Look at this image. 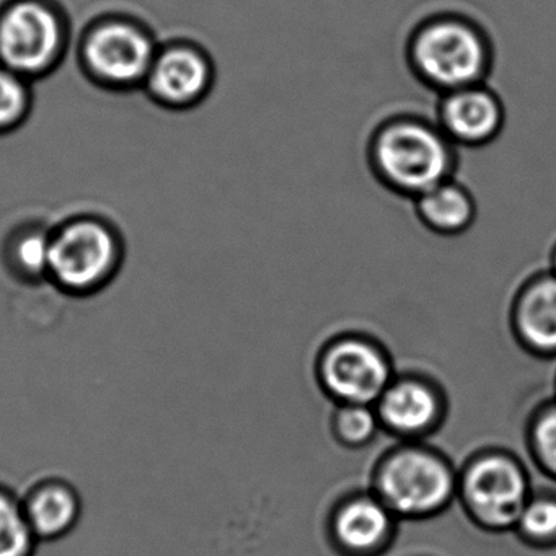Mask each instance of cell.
<instances>
[{"label": "cell", "instance_id": "1", "mask_svg": "<svg viewBox=\"0 0 556 556\" xmlns=\"http://www.w3.org/2000/svg\"><path fill=\"white\" fill-rule=\"evenodd\" d=\"M367 161L382 187L415 200L457 172V146L438 123L400 113L376 126L367 142Z\"/></svg>", "mask_w": 556, "mask_h": 556}, {"label": "cell", "instance_id": "2", "mask_svg": "<svg viewBox=\"0 0 556 556\" xmlns=\"http://www.w3.org/2000/svg\"><path fill=\"white\" fill-rule=\"evenodd\" d=\"M493 60L486 31L462 15L428 18L413 30L406 43L409 70L422 86L441 96L486 84Z\"/></svg>", "mask_w": 556, "mask_h": 556}, {"label": "cell", "instance_id": "3", "mask_svg": "<svg viewBox=\"0 0 556 556\" xmlns=\"http://www.w3.org/2000/svg\"><path fill=\"white\" fill-rule=\"evenodd\" d=\"M458 470L422 441H400L377 462L370 490L399 519H431L457 500Z\"/></svg>", "mask_w": 556, "mask_h": 556}, {"label": "cell", "instance_id": "4", "mask_svg": "<svg viewBox=\"0 0 556 556\" xmlns=\"http://www.w3.org/2000/svg\"><path fill=\"white\" fill-rule=\"evenodd\" d=\"M532 491L526 465L503 448L477 452L458 470V503L484 532H513Z\"/></svg>", "mask_w": 556, "mask_h": 556}, {"label": "cell", "instance_id": "5", "mask_svg": "<svg viewBox=\"0 0 556 556\" xmlns=\"http://www.w3.org/2000/svg\"><path fill=\"white\" fill-rule=\"evenodd\" d=\"M317 380L338 405H376L392 382L393 366L386 348L364 333L331 338L317 357Z\"/></svg>", "mask_w": 556, "mask_h": 556}, {"label": "cell", "instance_id": "6", "mask_svg": "<svg viewBox=\"0 0 556 556\" xmlns=\"http://www.w3.org/2000/svg\"><path fill=\"white\" fill-rule=\"evenodd\" d=\"M374 408L383 431L400 441H422L444 421L445 396L428 377L405 374L393 377Z\"/></svg>", "mask_w": 556, "mask_h": 556}, {"label": "cell", "instance_id": "7", "mask_svg": "<svg viewBox=\"0 0 556 556\" xmlns=\"http://www.w3.org/2000/svg\"><path fill=\"white\" fill-rule=\"evenodd\" d=\"M399 517L372 490L338 501L328 517V536L341 556H380L390 548Z\"/></svg>", "mask_w": 556, "mask_h": 556}, {"label": "cell", "instance_id": "8", "mask_svg": "<svg viewBox=\"0 0 556 556\" xmlns=\"http://www.w3.org/2000/svg\"><path fill=\"white\" fill-rule=\"evenodd\" d=\"M116 260L115 239L97 223H76L51 240L50 273L71 291L99 285Z\"/></svg>", "mask_w": 556, "mask_h": 556}, {"label": "cell", "instance_id": "9", "mask_svg": "<svg viewBox=\"0 0 556 556\" xmlns=\"http://www.w3.org/2000/svg\"><path fill=\"white\" fill-rule=\"evenodd\" d=\"M60 48V24L43 5L17 4L0 21V60L14 73H41Z\"/></svg>", "mask_w": 556, "mask_h": 556}, {"label": "cell", "instance_id": "10", "mask_svg": "<svg viewBox=\"0 0 556 556\" xmlns=\"http://www.w3.org/2000/svg\"><path fill=\"white\" fill-rule=\"evenodd\" d=\"M435 123L457 148H483L500 138L506 110L493 89L478 84L442 93Z\"/></svg>", "mask_w": 556, "mask_h": 556}, {"label": "cell", "instance_id": "11", "mask_svg": "<svg viewBox=\"0 0 556 556\" xmlns=\"http://www.w3.org/2000/svg\"><path fill=\"white\" fill-rule=\"evenodd\" d=\"M517 343L540 359L556 357V275L533 273L517 289L509 311Z\"/></svg>", "mask_w": 556, "mask_h": 556}, {"label": "cell", "instance_id": "12", "mask_svg": "<svg viewBox=\"0 0 556 556\" xmlns=\"http://www.w3.org/2000/svg\"><path fill=\"white\" fill-rule=\"evenodd\" d=\"M86 58L90 70L103 79L128 86L151 73L154 48L149 38L136 28L110 24L89 38Z\"/></svg>", "mask_w": 556, "mask_h": 556}, {"label": "cell", "instance_id": "13", "mask_svg": "<svg viewBox=\"0 0 556 556\" xmlns=\"http://www.w3.org/2000/svg\"><path fill=\"white\" fill-rule=\"evenodd\" d=\"M22 506L38 542L70 535L83 516L79 491L61 478L38 481L22 497Z\"/></svg>", "mask_w": 556, "mask_h": 556}, {"label": "cell", "instance_id": "14", "mask_svg": "<svg viewBox=\"0 0 556 556\" xmlns=\"http://www.w3.org/2000/svg\"><path fill=\"white\" fill-rule=\"evenodd\" d=\"M213 79L210 61L191 50L175 48L152 64L149 86L157 99L174 105H187L207 92Z\"/></svg>", "mask_w": 556, "mask_h": 556}, {"label": "cell", "instance_id": "15", "mask_svg": "<svg viewBox=\"0 0 556 556\" xmlns=\"http://www.w3.org/2000/svg\"><path fill=\"white\" fill-rule=\"evenodd\" d=\"M419 223L435 236H462L477 219V201L455 178L435 185L413 200Z\"/></svg>", "mask_w": 556, "mask_h": 556}, {"label": "cell", "instance_id": "16", "mask_svg": "<svg viewBox=\"0 0 556 556\" xmlns=\"http://www.w3.org/2000/svg\"><path fill=\"white\" fill-rule=\"evenodd\" d=\"M513 532L532 548H556V490H533Z\"/></svg>", "mask_w": 556, "mask_h": 556}, {"label": "cell", "instance_id": "17", "mask_svg": "<svg viewBox=\"0 0 556 556\" xmlns=\"http://www.w3.org/2000/svg\"><path fill=\"white\" fill-rule=\"evenodd\" d=\"M37 543L21 497L0 484V556H34Z\"/></svg>", "mask_w": 556, "mask_h": 556}, {"label": "cell", "instance_id": "18", "mask_svg": "<svg viewBox=\"0 0 556 556\" xmlns=\"http://www.w3.org/2000/svg\"><path fill=\"white\" fill-rule=\"evenodd\" d=\"M530 457L545 477L556 481V396L540 403L526 428Z\"/></svg>", "mask_w": 556, "mask_h": 556}, {"label": "cell", "instance_id": "19", "mask_svg": "<svg viewBox=\"0 0 556 556\" xmlns=\"http://www.w3.org/2000/svg\"><path fill=\"white\" fill-rule=\"evenodd\" d=\"M380 429L379 416L372 405H338L331 416L333 438L346 448L366 447Z\"/></svg>", "mask_w": 556, "mask_h": 556}, {"label": "cell", "instance_id": "20", "mask_svg": "<svg viewBox=\"0 0 556 556\" xmlns=\"http://www.w3.org/2000/svg\"><path fill=\"white\" fill-rule=\"evenodd\" d=\"M28 105L25 84L14 71H0V128L15 125Z\"/></svg>", "mask_w": 556, "mask_h": 556}, {"label": "cell", "instance_id": "21", "mask_svg": "<svg viewBox=\"0 0 556 556\" xmlns=\"http://www.w3.org/2000/svg\"><path fill=\"white\" fill-rule=\"evenodd\" d=\"M17 258L27 271H50L51 240L45 233H30L18 243Z\"/></svg>", "mask_w": 556, "mask_h": 556}, {"label": "cell", "instance_id": "22", "mask_svg": "<svg viewBox=\"0 0 556 556\" xmlns=\"http://www.w3.org/2000/svg\"><path fill=\"white\" fill-rule=\"evenodd\" d=\"M549 271L555 273L556 275V242L555 245L552 247V252H549Z\"/></svg>", "mask_w": 556, "mask_h": 556}, {"label": "cell", "instance_id": "23", "mask_svg": "<svg viewBox=\"0 0 556 556\" xmlns=\"http://www.w3.org/2000/svg\"><path fill=\"white\" fill-rule=\"evenodd\" d=\"M555 392H556V379H555Z\"/></svg>", "mask_w": 556, "mask_h": 556}]
</instances>
